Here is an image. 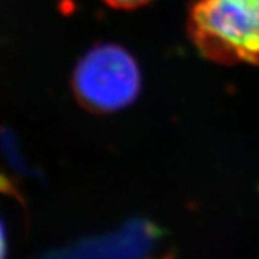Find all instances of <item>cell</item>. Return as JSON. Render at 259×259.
<instances>
[{"label": "cell", "mask_w": 259, "mask_h": 259, "mask_svg": "<svg viewBox=\"0 0 259 259\" xmlns=\"http://www.w3.org/2000/svg\"><path fill=\"white\" fill-rule=\"evenodd\" d=\"M189 33L207 59L259 65V0H197Z\"/></svg>", "instance_id": "cell-1"}, {"label": "cell", "mask_w": 259, "mask_h": 259, "mask_svg": "<svg viewBox=\"0 0 259 259\" xmlns=\"http://www.w3.org/2000/svg\"><path fill=\"white\" fill-rule=\"evenodd\" d=\"M141 76L134 58L118 45L93 48L72 75V90L88 111L110 114L133 104L140 93Z\"/></svg>", "instance_id": "cell-2"}, {"label": "cell", "mask_w": 259, "mask_h": 259, "mask_svg": "<svg viewBox=\"0 0 259 259\" xmlns=\"http://www.w3.org/2000/svg\"><path fill=\"white\" fill-rule=\"evenodd\" d=\"M104 2L117 9H136L151 0H104Z\"/></svg>", "instance_id": "cell-3"}, {"label": "cell", "mask_w": 259, "mask_h": 259, "mask_svg": "<svg viewBox=\"0 0 259 259\" xmlns=\"http://www.w3.org/2000/svg\"><path fill=\"white\" fill-rule=\"evenodd\" d=\"M6 256V238H5V229L0 222V259H5Z\"/></svg>", "instance_id": "cell-4"}]
</instances>
